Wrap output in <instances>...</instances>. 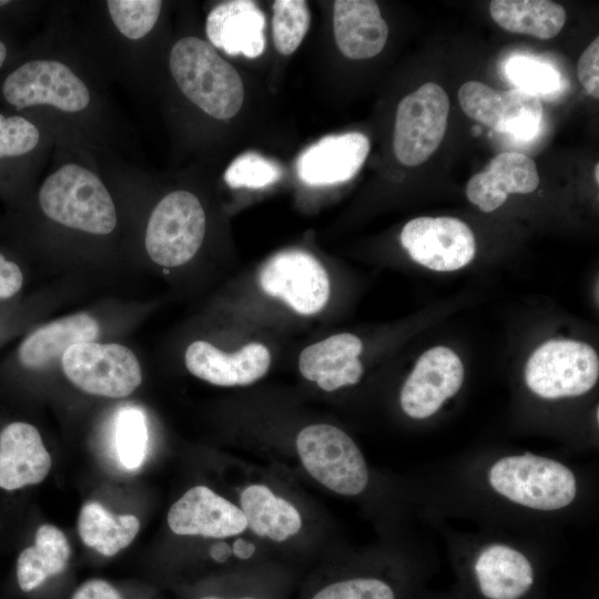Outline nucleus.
<instances>
[{"mask_svg":"<svg viewBox=\"0 0 599 599\" xmlns=\"http://www.w3.org/2000/svg\"><path fill=\"white\" fill-rule=\"evenodd\" d=\"M485 484L499 499L535 512H558L578 499L580 486L567 464L531 453L505 455L486 468Z\"/></svg>","mask_w":599,"mask_h":599,"instance_id":"obj_1","label":"nucleus"},{"mask_svg":"<svg viewBox=\"0 0 599 599\" xmlns=\"http://www.w3.org/2000/svg\"><path fill=\"white\" fill-rule=\"evenodd\" d=\"M170 70L182 93L214 119L229 120L242 108L240 74L206 41L195 37L179 40L171 50Z\"/></svg>","mask_w":599,"mask_h":599,"instance_id":"obj_2","label":"nucleus"},{"mask_svg":"<svg viewBox=\"0 0 599 599\" xmlns=\"http://www.w3.org/2000/svg\"><path fill=\"white\" fill-rule=\"evenodd\" d=\"M460 599H538L536 560L506 541H487L458 567Z\"/></svg>","mask_w":599,"mask_h":599,"instance_id":"obj_3","label":"nucleus"},{"mask_svg":"<svg viewBox=\"0 0 599 599\" xmlns=\"http://www.w3.org/2000/svg\"><path fill=\"white\" fill-rule=\"evenodd\" d=\"M39 204L51 220L83 232L109 234L116 225L109 191L97 174L78 164H65L45 179Z\"/></svg>","mask_w":599,"mask_h":599,"instance_id":"obj_4","label":"nucleus"},{"mask_svg":"<svg viewBox=\"0 0 599 599\" xmlns=\"http://www.w3.org/2000/svg\"><path fill=\"white\" fill-rule=\"evenodd\" d=\"M298 459L306 473L327 490L346 497L363 494L370 475L355 440L332 424L302 428L295 439Z\"/></svg>","mask_w":599,"mask_h":599,"instance_id":"obj_5","label":"nucleus"},{"mask_svg":"<svg viewBox=\"0 0 599 599\" xmlns=\"http://www.w3.org/2000/svg\"><path fill=\"white\" fill-rule=\"evenodd\" d=\"M599 377L597 352L575 339L554 338L541 344L525 367L527 387L544 399L588 393Z\"/></svg>","mask_w":599,"mask_h":599,"instance_id":"obj_6","label":"nucleus"},{"mask_svg":"<svg viewBox=\"0 0 599 599\" xmlns=\"http://www.w3.org/2000/svg\"><path fill=\"white\" fill-rule=\"evenodd\" d=\"M206 230L205 212L189 191L165 195L151 213L145 248L153 262L166 267L189 262L199 251Z\"/></svg>","mask_w":599,"mask_h":599,"instance_id":"obj_7","label":"nucleus"},{"mask_svg":"<svg viewBox=\"0 0 599 599\" xmlns=\"http://www.w3.org/2000/svg\"><path fill=\"white\" fill-rule=\"evenodd\" d=\"M449 113V99L437 83L428 82L400 100L397 106L393 149L406 166L425 162L441 143Z\"/></svg>","mask_w":599,"mask_h":599,"instance_id":"obj_8","label":"nucleus"},{"mask_svg":"<svg viewBox=\"0 0 599 599\" xmlns=\"http://www.w3.org/2000/svg\"><path fill=\"white\" fill-rule=\"evenodd\" d=\"M62 368L75 386L97 396L125 397L142 382L138 358L120 344H75L63 354Z\"/></svg>","mask_w":599,"mask_h":599,"instance_id":"obj_9","label":"nucleus"},{"mask_svg":"<svg viewBox=\"0 0 599 599\" xmlns=\"http://www.w3.org/2000/svg\"><path fill=\"white\" fill-rule=\"evenodd\" d=\"M4 101L17 111L49 104L65 112L88 106L90 93L84 82L69 67L54 60H30L11 71L3 80Z\"/></svg>","mask_w":599,"mask_h":599,"instance_id":"obj_10","label":"nucleus"},{"mask_svg":"<svg viewBox=\"0 0 599 599\" xmlns=\"http://www.w3.org/2000/svg\"><path fill=\"white\" fill-rule=\"evenodd\" d=\"M258 284L265 294L301 315L319 313L331 295L326 270L303 250L282 251L268 258L258 273Z\"/></svg>","mask_w":599,"mask_h":599,"instance_id":"obj_11","label":"nucleus"},{"mask_svg":"<svg viewBox=\"0 0 599 599\" xmlns=\"http://www.w3.org/2000/svg\"><path fill=\"white\" fill-rule=\"evenodd\" d=\"M458 100L473 120L517 139H531L541 124L540 98L516 88L499 91L478 81H468L460 87Z\"/></svg>","mask_w":599,"mask_h":599,"instance_id":"obj_12","label":"nucleus"},{"mask_svg":"<svg viewBox=\"0 0 599 599\" xmlns=\"http://www.w3.org/2000/svg\"><path fill=\"white\" fill-rule=\"evenodd\" d=\"M400 242L416 263L437 272L457 271L476 254L470 227L449 216L410 220L402 230Z\"/></svg>","mask_w":599,"mask_h":599,"instance_id":"obj_13","label":"nucleus"},{"mask_svg":"<svg viewBox=\"0 0 599 599\" xmlns=\"http://www.w3.org/2000/svg\"><path fill=\"white\" fill-rule=\"evenodd\" d=\"M464 375V365L453 349L429 348L417 359L402 386V410L417 420L432 417L459 392Z\"/></svg>","mask_w":599,"mask_h":599,"instance_id":"obj_14","label":"nucleus"},{"mask_svg":"<svg viewBox=\"0 0 599 599\" xmlns=\"http://www.w3.org/2000/svg\"><path fill=\"white\" fill-rule=\"evenodd\" d=\"M167 525L179 536L224 539L246 530L238 505L199 485L186 490L169 509Z\"/></svg>","mask_w":599,"mask_h":599,"instance_id":"obj_15","label":"nucleus"},{"mask_svg":"<svg viewBox=\"0 0 599 599\" xmlns=\"http://www.w3.org/2000/svg\"><path fill=\"white\" fill-rule=\"evenodd\" d=\"M187 370L210 384L233 387L245 386L261 379L271 366L268 348L250 343L233 353H225L211 343L195 341L184 355Z\"/></svg>","mask_w":599,"mask_h":599,"instance_id":"obj_16","label":"nucleus"},{"mask_svg":"<svg viewBox=\"0 0 599 599\" xmlns=\"http://www.w3.org/2000/svg\"><path fill=\"white\" fill-rule=\"evenodd\" d=\"M369 149L368 138L361 132L324 136L298 156V177L313 186L346 182L362 169Z\"/></svg>","mask_w":599,"mask_h":599,"instance_id":"obj_17","label":"nucleus"},{"mask_svg":"<svg viewBox=\"0 0 599 599\" xmlns=\"http://www.w3.org/2000/svg\"><path fill=\"white\" fill-rule=\"evenodd\" d=\"M51 457L39 430L22 420L3 422L0 429V490L17 491L40 484Z\"/></svg>","mask_w":599,"mask_h":599,"instance_id":"obj_18","label":"nucleus"},{"mask_svg":"<svg viewBox=\"0 0 599 599\" xmlns=\"http://www.w3.org/2000/svg\"><path fill=\"white\" fill-rule=\"evenodd\" d=\"M362 352L359 337L352 333L335 334L305 347L298 356V369L322 390L335 392L361 380Z\"/></svg>","mask_w":599,"mask_h":599,"instance_id":"obj_19","label":"nucleus"},{"mask_svg":"<svg viewBox=\"0 0 599 599\" xmlns=\"http://www.w3.org/2000/svg\"><path fill=\"white\" fill-rule=\"evenodd\" d=\"M265 16L254 1L233 0L209 13L205 30L213 47L253 59L265 50Z\"/></svg>","mask_w":599,"mask_h":599,"instance_id":"obj_20","label":"nucleus"},{"mask_svg":"<svg viewBox=\"0 0 599 599\" xmlns=\"http://www.w3.org/2000/svg\"><path fill=\"white\" fill-rule=\"evenodd\" d=\"M539 181L532 159L518 152H504L468 181L466 194L473 204L489 213L501 206L511 193L534 192Z\"/></svg>","mask_w":599,"mask_h":599,"instance_id":"obj_21","label":"nucleus"},{"mask_svg":"<svg viewBox=\"0 0 599 599\" xmlns=\"http://www.w3.org/2000/svg\"><path fill=\"white\" fill-rule=\"evenodd\" d=\"M419 586V576L406 569H364L328 578L305 599H420Z\"/></svg>","mask_w":599,"mask_h":599,"instance_id":"obj_22","label":"nucleus"},{"mask_svg":"<svg viewBox=\"0 0 599 599\" xmlns=\"http://www.w3.org/2000/svg\"><path fill=\"white\" fill-rule=\"evenodd\" d=\"M333 27L338 49L353 60L377 55L388 38V26L373 0L335 1Z\"/></svg>","mask_w":599,"mask_h":599,"instance_id":"obj_23","label":"nucleus"},{"mask_svg":"<svg viewBox=\"0 0 599 599\" xmlns=\"http://www.w3.org/2000/svg\"><path fill=\"white\" fill-rule=\"evenodd\" d=\"M71 548L61 529L41 525L31 546L23 548L17 558L14 581L20 593L33 596L64 575L69 567Z\"/></svg>","mask_w":599,"mask_h":599,"instance_id":"obj_24","label":"nucleus"},{"mask_svg":"<svg viewBox=\"0 0 599 599\" xmlns=\"http://www.w3.org/2000/svg\"><path fill=\"white\" fill-rule=\"evenodd\" d=\"M238 507L245 517L246 530L262 539L283 542L303 527L300 510L264 484L245 486L240 494Z\"/></svg>","mask_w":599,"mask_h":599,"instance_id":"obj_25","label":"nucleus"},{"mask_svg":"<svg viewBox=\"0 0 599 599\" xmlns=\"http://www.w3.org/2000/svg\"><path fill=\"white\" fill-rule=\"evenodd\" d=\"M98 322L85 313L73 314L47 324L28 335L19 346L18 357L27 368L47 366L73 345L93 342Z\"/></svg>","mask_w":599,"mask_h":599,"instance_id":"obj_26","label":"nucleus"},{"mask_svg":"<svg viewBox=\"0 0 599 599\" xmlns=\"http://www.w3.org/2000/svg\"><path fill=\"white\" fill-rule=\"evenodd\" d=\"M489 12L506 31L542 40L555 38L567 19L564 7L548 0H494Z\"/></svg>","mask_w":599,"mask_h":599,"instance_id":"obj_27","label":"nucleus"},{"mask_svg":"<svg viewBox=\"0 0 599 599\" xmlns=\"http://www.w3.org/2000/svg\"><path fill=\"white\" fill-rule=\"evenodd\" d=\"M140 521L133 515H113L97 501L82 506L78 532L84 545L104 557H113L136 537Z\"/></svg>","mask_w":599,"mask_h":599,"instance_id":"obj_28","label":"nucleus"},{"mask_svg":"<svg viewBox=\"0 0 599 599\" xmlns=\"http://www.w3.org/2000/svg\"><path fill=\"white\" fill-rule=\"evenodd\" d=\"M309 28V11L303 0H275L273 2V40L283 55L296 51Z\"/></svg>","mask_w":599,"mask_h":599,"instance_id":"obj_29","label":"nucleus"},{"mask_svg":"<svg viewBox=\"0 0 599 599\" xmlns=\"http://www.w3.org/2000/svg\"><path fill=\"white\" fill-rule=\"evenodd\" d=\"M148 426L143 412L138 407L123 408L115 424L118 457L126 469L139 468L146 456Z\"/></svg>","mask_w":599,"mask_h":599,"instance_id":"obj_30","label":"nucleus"},{"mask_svg":"<svg viewBox=\"0 0 599 599\" xmlns=\"http://www.w3.org/2000/svg\"><path fill=\"white\" fill-rule=\"evenodd\" d=\"M212 586L190 592V599H277L284 582L266 576L246 575L216 581Z\"/></svg>","mask_w":599,"mask_h":599,"instance_id":"obj_31","label":"nucleus"},{"mask_svg":"<svg viewBox=\"0 0 599 599\" xmlns=\"http://www.w3.org/2000/svg\"><path fill=\"white\" fill-rule=\"evenodd\" d=\"M110 16L119 31L129 39L138 40L148 34L160 16L159 0H109Z\"/></svg>","mask_w":599,"mask_h":599,"instance_id":"obj_32","label":"nucleus"},{"mask_svg":"<svg viewBox=\"0 0 599 599\" xmlns=\"http://www.w3.org/2000/svg\"><path fill=\"white\" fill-rule=\"evenodd\" d=\"M509 80L516 89L540 95L555 92L560 87V75L551 65L530 57H514L506 65Z\"/></svg>","mask_w":599,"mask_h":599,"instance_id":"obj_33","label":"nucleus"},{"mask_svg":"<svg viewBox=\"0 0 599 599\" xmlns=\"http://www.w3.org/2000/svg\"><path fill=\"white\" fill-rule=\"evenodd\" d=\"M282 169L274 161L255 152L237 156L224 173L231 187L261 189L278 181Z\"/></svg>","mask_w":599,"mask_h":599,"instance_id":"obj_34","label":"nucleus"},{"mask_svg":"<svg viewBox=\"0 0 599 599\" xmlns=\"http://www.w3.org/2000/svg\"><path fill=\"white\" fill-rule=\"evenodd\" d=\"M38 128L22 115L0 112V161L31 152L39 143Z\"/></svg>","mask_w":599,"mask_h":599,"instance_id":"obj_35","label":"nucleus"},{"mask_svg":"<svg viewBox=\"0 0 599 599\" xmlns=\"http://www.w3.org/2000/svg\"><path fill=\"white\" fill-rule=\"evenodd\" d=\"M577 75L586 92L599 98V38L597 37L585 49L579 58Z\"/></svg>","mask_w":599,"mask_h":599,"instance_id":"obj_36","label":"nucleus"},{"mask_svg":"<svg viewBox=\"0 0 599 599\" xmlns=\"http://www.w3.org/2000/svg\"><path fill=\"white\" fill-rule=\"evenodd\" d=\"M128 595L108 580L93 578L79 585L69 599H131Z\"/></svg>","mask_w":599,"mask_h":599,"instance_id":"obj_37","label":"nucleus"},{"mask_svg":"<svg viewBox=\"0 0 599 599\" xmlns=\"http://www.w3.org/2000/svg\"><path fill=\"white\" fill-rule=\"evenodd\" d=\"M23 285L20 266L0 253V301L13 297Z\"/></svg>","mask_w":599,"mask_h":599,"instance_id":"obj_38","label":"nucleus"},{"mask_svg":"<svg viewBox=\"0 0 599 599\" xmlns=\"http://www.w3.org/2000/svg\"><path fill=\"white\" fill-rule=\"evenodd\" d=\"M7 55H8V48L6 43L2 40H0V69L3 67Z\"/></svg>","mask_w":599,"mask_h":599,"instance_id":"obj_39","label":"nucleus"},{"mask_svg":"<svg viewBox=\"0 0 599 599\" xmlns=\"http://www.w3.org/2000/svg\"><path fill=\"white\" fill-rule=\"evenodd\" d=\"M593 177L596 180V183L598 184L599 183V163H597L595 166Z\"/></svg>","mask_w":599,"mask_h":599,"instance_id":"obj_40","label":"nucleus"},{"mask_svg":"<svg viewBox=\"0 0 599 599\" xmlns=\"http://www.w3.org/2000/svg\"><path fill=\"white\" fill-rule=\"evenodd\" d=\"M420 599H426V597L424 598H420ZM428 599H460L459 597H433V598H428Z\"/></svg>","mask_w":599,"mask_h":599,"instance_id":"obj_41","label":"nucleus"}]
</instances>
